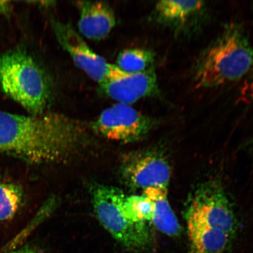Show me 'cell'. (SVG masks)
Returning <instances> with one entry per match:
<instances>
[{"label": "cell", "instance_id": "cell-11", "mask_svg": "<svg viewBox=\"0 0 253 253\" xmlns=\"http://www.w3.org/2000/svg\"><path fill=\"white\" fill-rule=\"evenodd\" d=\"M76 5L79 14L78 30L82 37L93 41L102 40L115 27V13L108 3L79 1Z\"/></svg>", "mask_w": 253, "mask_h": 253}, {"label": "cell", "instance_id": "cell-2", "mask_svg": "<svg viewBox=\"0 0 253 253\" xmlns=\"http://www.w3.org/2000/svg\"><path fill=\"white\" fill-rule=\"evenodd\" d=\"M253 65V48L244 28L227 24L199 55L193 68L196 87L211 88L245 79Z\"/></svg>", "mask_w": 253, "mask_h": 253}, {"label": "cell", "instance_id": "cell-1", "mask_svg": "<svg viewBox=\"0 0 253 253\" xmlns=\"http://www.w3.org/2000/svg\"><path fill=\"white\" fill-rule=\"evenodd\" d=\"M90 130L84 123L61 114L0 111V153L31 165L67 162L89 145Z\"/></svg>", "mask_w": 253, "mask_h": 253}, {"label": "cell", "instance_id": "cell-12", "mask_svg": "<svg viewBox=\"0 0 253 253\" xmlns=\"http://www.w3.org/2000/svg\"><path fill=\"white\" fill-rule=\"evenodd\" d=\"M153 204L151 224L160 232L170 237H178L182 229L168 198V189L148 188L142 191Z\"/></svg>", "mask_w": 253, "mask_h": 253}, {"label": "cell", "instance_id": "cell-20", "mask_svg": "<svg viewBox=\"0 0 253 253\" xmlns=\"http://www.w3.org/2000/svg\"><path fill=\"white\" fill-rule=\"evenodd\" d=\"M0 182H1V176H0Z\"/></svg>", "mask_w": 253, "mask_h": 253}, {"label": "cell", "instance_id": "cell-17", "mask_svg": "<svg viewBox=\"0 0 253 253\" xmlns=\"http://www.w3.org/2000/svg\"><path fill=\"white\" fill-rule=\"evenodd\" d=\"M241 93L247 99L253 100V65L251 71L245 78Z\"/></svg>", "mask_w": 253, "mask_h": 253}, {"label": "cell", "instance_id": "cell-4", "mask_svg": "<svg viewBox=\"0 0 253 253\" xmlns=\"http://www.w3.org/2000/svg\"><path fill=\"white\" fill-rule=\"evenodd\" d=\"M90 192L98 220L114 239L132 251L150 248L153 241L150 226L147 223H134L126 218L122 207L126 195L122 189L94 183Z\"/></svg>", "mask_w": 253, "mask_h": 253}, {"label": "cell", "instance_id": "cell-3", "mask_svg": "<svg viewBox=\"0 0 253 253\" xmlns=\"http://www.w3.org/2000/svg\"><path fill=\"white\" fill-rule=\"evenodd\" d=\"M0 88L30 115L46 113L51 93L48 79L24 48L15 47L0 54Z\"/></svg>", "mask_w": 253, "mask_h": 253}, {"label": "cell", "instance_id": "cell-14", "mask_svg": "<svg viewBox=\"0 0 253 253\" xmlns=\"http://www.w3.org/2000/svg\"><path fill=\"white\" fill-rule=\"evenodd\" d=\"M154 59V53L150 50L126 49L119 53L116 65L123 72L135 74L153 67Z\"/></svg>", "mask_w": 253, "mask_h": 253}, {"label": "cell", "instance_id": "cell-7", "mask_svg": "<svg viewBox=\"0 0 253 253\" xmlns=\"http://www.w3.org/2000/svg\"><path fill=\"white\" fill-rule=\"evenodd\" d=\"M119 173L126 186L132 190L168 189L171 170L169 161L160 151L141 150L129 152L123 157Z\"/></svg>", "mask_w": 253, "mask_h": 253}, {"label": "cell", "instance_id": "cell-6", "mask_svg": "<svg viewBox=\"0 0 253 253\" xmlns=\"http://www.w3.org/2000/svg\"><path fill=\"white\" fill-rule=\"evenodd\" d=\"M157 124L156 119L129 104L118 103L104 109L90 126L91 130L107 140L128 144L144 138Z\"/></svg>", "mask_w": 253, "mask_h": 253}, {"label": "cell", "instance_id": "cell-10", "mask_svg": "<svg viewBox=\"0 0 253 253\" xmlns=\"http://www.w3.org/2000/svg\"><path fill=\"white\" fill-rule=\"evenodd\" d=\"M103 94L119 103L129 104L145 97L159 95L157 77L153 67L135 74L121 71L99 84Z\"/></svg>", "mask_w": 253, "mask_h": 253}, {"label": "cell", "instance_id": "cell-13", "mask_svg": "<svg viewBox=\"0 0 253 253\" xmlns=\"http://www.w3.org/2000/svg\"><path fill=\"white\" fill-rule=\"evenodd\" d=\"M188 253H227L232 239L223 231L187 224Z\"/></svg>", "mask_w": 253, "mask_h": 253}, {"label": "cell", "instance_id": "cell-18", "mask_svg": "<svg viewBox=\"0 0 253 253\" xmlns=\"http://www.w3.org/2000/svg\"><path fill=\"white\" fill-rule=\"evenodd\" d=\"M7 253H41L37 249L31 248L29 246L23 247L20 249L11 250Z\"/></svg>", "mask_w": 253, "mask_h": 253}, {"label": "cell", "instance_id": "cell-8", "mask_svg": "<svg viewBox=\"0 0 253 253\" xmlns=\"http://www.w3.org/2000/svg\"><path fill=\"white\" fill-rule=\"evenodd\" d=\"M51 25L56 40L75 65L99 84L121 72L95 52L71 24L52 19Z\"/></svg>", "mask_w": 253, "mask_h": 253}, {"label": "cell", "instance_id": "cell-19", "mask_svg": "<svg viewBox=\"0 0 253 253\" xmlns=\"http://www.w3.org/2000/svg\"><path fill=\"white\" fill-rule=\"evenodd\" d=\"M11 5L9 1H0V13L7 15L10 13Z\"/></svg>", "mask_w": 253, "mask_h": 253}, {"label": "cell", "instance_id": "cell-9", "mask_svg": "<svg viewBox=\"0 0 253 253\" xmlns=\"http://www.w3.org/2000/svg\"><path fill=\"white\" fill-rule=\"evenodd\" d=\"M157 23L178 37H190L201 30L209 17L207 2L202 1L158 2L154 9Z\"/></svg>", "mask_w": 253, "mask_h": 253}, {"label": "cell", "instance_id": "cell-16", "mask_svg": "<svg viewBox=\"0 0 253 253\" xmlns=\"http://www.w3.org/2000/svg\"><path fill=\"white\" fill-rule=\"evenodd\" d=\"M122 207L125 216L132 222L151 223L153 204L144 194L126 195Z\"/></svg>", "mask_w": 253, "mask_h": 253}, {"label": "cell", "instance_id": "cell-15", "mask_svg": "<svg viewBox=\"0 0 253 253\" xmlns=\"http://www.w3.org/2000/svg\"><path fill=\"white\" fill-rule=\"evenodd\" d=\"M24 193L20 185L0 182V221L11 220L23 204Z\"/></svg>", "mask_w": 253, "mask_h": 253}, {"label": "cell", "instance_id": "cell-5", "mask_svg": "<svg viewBox=\"0 0 253 253\" xmlns=\"http://www.w3.org/2000/svg\"><path fill=\"white\" fill-rule=\"evenodd\" d=\"M186 224H195L225 232L232 239L238 223L225 191L214 181L201 183L189 197L185 209Z\"/></svg>", "mask_w": 253, "mask_h": 253}]
</instances>
